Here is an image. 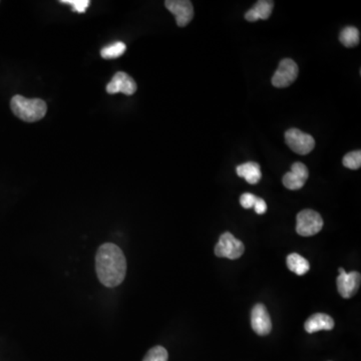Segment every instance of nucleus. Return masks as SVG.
<instances>
[{
  "instance_id": "8",
  "label": "nucleus",
  "mask_w": 361,
  "mask_h": 361,
  "mask_svg": "<svg viewBox=\"0 0 361 361\" xmlns=\"http://www.w3.org/2000/svg\"><path fill=\"white\" fill-rule=\"evenodd\" d=\"M337 278V288L340 295L344 298H351L358 293L360 286V273L353 271L346 273L344 268H339Z\"/></svg>"
},
{
  "instance_id": "16",
  "label": "nucleus",
  "mask_w": 361,
  "mask_h": 361,
  "mask_svg": "<svg viewBox=\"0 0 361 361\" xmlns=\"http://www.w3.org/2000/svg\"><path fill=\"white\" fill-rule=\"evenodd\" d=\"M360 34L356 27L347 26L340 33L339 40L344 47H353L360 43Z\"/></svg>"
},
{
  "instance_id": "6",
  "label": "nucleus",
  "mask_w": 361,
  "mask_h": 361,
  "mask_svg": "<svg viewBox=\"0 0 361 361\" xmlns=\"http://www.w3.org/2000/svg\"><path fill=\"white\" fill-rule=\"evenodd\" d=\"M288 147L298 155H307L315 147L314 138L298 129H290L285 132Z\"/></svg>"
},
{
  "instance_id": "21",
  "label": "nucleus",
  "mask_w": 361,
  "mask_h": 361,
  "mask_svg": "<svg viewBox=\"0 0 361 361\" xmlns=\"http://www.w3.org/2000/svg\"><path fill=\"white\" fill-rule=\"evenodd\" d=\"M256 199H257V197L253 195V194H243L241 198H240V204H241L242 207L245 208V209H251V208L254 207Z\"/></svg>"
},
{
  "instance_id": "18",
  "label": "nucleus",
  "mask_w": 361,
  "mask_h": 361,
  "mask_svg": "<svg viewBox=\"0 0 361 361\" xmlns=\"http://www.w3.org/2000/svg\"><path fill=\"white\" fill-rule=\"evenodd\" d=\"M168 351L163 346H155L148 351L143 361H168Z\"/></svg>"
},
{
  "instance_id": "19",
  "label": "nucleus",
  "mask_w": 361,
  "mask_h": 361,
  "mask_svg": "<svg viewBox=\"0 0 361 361\" xmlns=\"http://www.w3.org/2000/svg\"><path fill=\"white\" fill-rule=\"evenodd\" d=\"M344 166L351 170H358L361 166V152L360 151H353L345 155L344 158Z\"/></svg>"
},
{
  "instance_id": "17",
  "label": "nucleus",
  "mask_w": 361,
  "mask_h": 361,
  "mask_svg": "<svg viewBox=\"0 0 361 361\" xmlns=\"http://www.w3.org/2000/svg\"><path fill=\"white\" fill-rule=\"evenodd\" d=\"M125 49H127V47H125V43H115L105 47L100 52V54H102V58L105 59H118L125 54Z\"/></svg>"
},
{
  "instance_id": "4",
  "label": "nucleus",
  "mask_w": 361,
  "mask_h": 361,
  "mask_svg": "<svg viewBox=\"0 0 361 361\" xmlns=\"http://www.w3.org/2000/svg\"><path fill=\"white\" fill-rule=\"evenodd\" d=\"M245 246L240 240L235 238L229 232L222 234L218 243L215 247V254L221 258L236 260L243 255Z\"/></svg>"
},
{
  "instance_id": "22",
  "label": "nucleus",
  "mask_w": 361,
  "mask_h": 361,
  "mask_svg": "<svg viewBox=\"0 0 361 361\" xmlns=\"http://www.w3.org/2000/svg\"><path fill=\"white\" fill-rule=\"evenodd\" d=\"M255 212L257 214L262 215L264 214L265 212L267 211V204L264 200L261 198L256 199V202L254 204Z\"/></svg>"
},
{
  "instance_id": "15",
  "label": "nucleus",
  "mask_w": 361,
  "mask_h": 361,
  "mask_svg": "<svg viewBox=\"0 0 361 361\" xmlns=\"http://www.w3.org/2000/svg\"><path fill=\"white\" fill-rule=\"evenodd\" d=\"M287 267L290 271L294 272L297 275L302 276L307 273L310 269V264L302 256L292 253L288 255Z\"/></svg>"
},
{
  "instance_id": "5",
  "label": "nucleus",
  "mask_w": 361,
  "mask_h": 361,
  "mask_svg": "<svg viewBox=\"0 0 361 361\" xmlns=\"http://www.w3.org/2000/svg\"><path fill=\"white\" fill-rule=\"evenodd\" d=\"M298 74V66L293 59H282L272 77V84L278 89L287 88L296 81Z\"/></svg>"
},
{
  "instance_id": "20",
  "label": "nucleus",
  "mask_w": 361,
  "mask_h": 361,
  "mask_svg": "<svg viewBox=\"0 0 361 361\" xmlns=\"http://www.w3.org/2000/svg\"><path fill=\"white\" fill-rule=\"evenodd\" d=\"M61 3L68 4L72 6L75 13H84L86 8L90 6L91 2L89 0H61Z\"/></svg>"
},
{
  "instance_id": "10",
  "label": "nucleus",
  "mask_w": 361,
  "mask_h": 361,
  "mask_svg": "<svg viewBox=\"0 0 361 361\" xmlns=\"http://www.w3.org/2000/svg\"><path fill=\"white\" fill-rule=\"evenodd\" d=\"M309 177L307 167L300 162H296L291 166V171L285 174L282 182L285 188L289 190H299L305 185Z\"/></svg>"
},
{
  "instance_id": "3",
  "label": "nucleus",
  "mask_w": 361,
  "mask_h": 361,
  "mask_svg": "<svg viewBox=\"0 0 361 361\" xmlns=\"http://www.w3.org/2000/svg\"><path fill=\"white\" fill-rule=\"evenodd\" d=\"M296 232L300 236H314L323 227V219L321 214L313 210H303L297 215Z\"/></svg>"
},
{
  "instance_id": "13",
  "label": "nucleus",
  "mask_w": 361,
  "mask_h": 361,
  "mask_svg": "<svg viewBox=\"0 0 361 361\" xmlns=\"http://www.w3.org/2000/svg\"><path fill=\"white\" fill-rule=\"evenodd\" d=\"M273 8L274 2L271 0H259V1L256 2L254 8L247 11L245 18L250 22H257L259 20H268Z\"/></svg>"
},
{
  "instance_id": "1",
  "label": "nucleus",
  "mask_w": 361,
  "mask_h": 361,
  "mask_svg": "<svg viewBox=\"0 0 361 361\" xmlns=\"http://www.w3.org/2000/svg\"><path fill=\"white\" fill-rule=\"evenodd\" d=\"M95 270L105 286H118L127 274V260L120 247L116 244H102L95 256Z\"/></svg>"
},
{
  "instance_id": "14",
  "label": "nucleus",
  "mask_w": 361,
  "mask_h": 361,
  "mask_svg": "<svg viewBox=\"0 0 361 361\" xmlns=\"http://www.w3.org/2000/svg\"><path fill=\"white\" fill-rule=\"evenodd\" d=\"M236 172L239 177L243 178L251 185L257 184L262 178L261 169L254 162L240 164L236 168Z\"/></svg>"
},
{
  "instance_id": "9",
  "label": "nucleus",
  "mask_w": 361,
  "mask_h": 361,
  "mask_svg": "<svg viewBox=\"0 0 361 361\" xmlns=\"http://www.w3.org/2000/svg\"><path fill=\"white\" fill-rule=\"evenodd\" d=\"M251 325L258 335H269L271 332L272 322L270 315L263 304H256L251 312Z\"/></svg>"
},
{
  "instance_id": "2",
  "label": "nucleus",
  "mask_w": 361,
  "mask_h": 361,
  "mask_svg": "<svg viewBox=\"0 0 361 361\" xmlns=\"http://www.w3.org/2000/svg\"><path fill=\"white\" fill-rule=\"evenodd\" d=\"M13 113L20 120L27 123L38 122L45 118L47 106L45 100L40 99H26L17 95L10 100Z\"/></svg>"
},
{
  "instance_id": "12",
  "label": "nucleus",
  "mask_w": 361,
  "mask_h": 361,
  "mask_svg": "<svg viewBox=\"0 0 361 361\" xmlns=\"http://www.w3.org/2000/svg\"><path fill=\"white\" fill-rule=\"evenodd\" d=\"M304 328L308 333H315L321 330H331L335 328V321L328 314L316 313L306 321Z\"/></svg>"
},
{
  "instance_id": "11",
  "label": "nucleus",
  "mask_w": 361,
  "mask_h": 361,
  "mask_svg": "<svg viewBox=\"0 0 361 361\" xmlns=\"http://www.w3.org/2000/svg\"><path fill=\"white\" fill-rule=\"evenodd\" d=\"M137 89L136 82L123 72H116L107 86V91L109 95L122 93L123 95H132L136 93Z\"/></svg>"
},
{
  "instance_id": "7",
  "label": "nucleus",
  "mask_w": 361,
  "mask_h": 361,
  "mask_svg": "<svg viewBox=\"0 0 361 361\" xmlns=\"http://www.w3.org/2000/svg\"><path fill=\"white\" fill-rule=\"evenodd\" d=\"M164 6L172 15H175L178 26H186L193 20V4L189 0H167Z\"/></svg>"
}]
</instances>
